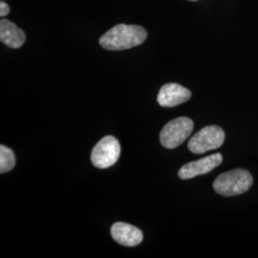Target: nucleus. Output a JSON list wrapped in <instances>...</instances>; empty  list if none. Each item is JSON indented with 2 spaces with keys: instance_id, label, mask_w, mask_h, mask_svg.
I'll use <instances>...</instances> for the list:
<instances>
[{
  "instance_id": "nucleus-9",
  "label": "nucleus",
  "mask_w": 258,
  "mask_h": 258,
  "mask_svg": "<svg viewBox=\"0 0 258 258\" xmlns=\"http://www.w3.org/2000/svg\"><path fill=\"white\" fill-rule=\"evenodd\" d=\"M0 40L2 43H4L10 48L18 49L24 44L26 40V36L24 32L12 21L8 19H1Z\"/></svg>"
},
{
  "instance_id": "nucleus-1",
  "label": "nucleus",
  "mask_w": 258,
  "mask_h": 258,
  "mask_svg": "<svg viewBox=\"0 0 258 258\" xmlns=\"http://www.w3.org/2000/svg\"><path fill=\"white\" fill-rule=\"evenodd\" d=\"M147 37V31L141 26L119 24L102 36L100 44L106 50L120 51L141 45Z\"/></svg>"
},
{
  "instance_id": "nucleus-6",
  "label": "nucleus",
  "mask_w": 258,
  "mask_h": 258,
  "mask_svg": "<svg viewBox=\"0 0 258 258\" xmlns=\"http://www.w3.org/2000/svg\"><path fill=\"white\" fill-rule=\"evenodd\" d=\"M223 157L220 153L212 154L210 156L205 157L200 160L187 163L182 166L178 172V175L183 179L187 180L196 176L203 175L211 172L215 167L221 165Z\"/></svg>"
},
{
  "instance_id": "nucleus-2",
  "label": "nucleus",
  "mask_w": 258,
  "mask_h": 258,
  "mask_svg": "<svg viewBox=\"0 0 258 258\" xmlns=\"http://www.w3.org/2000/svg\"><path fill=\"white\" fill-rule=\"evenodd\" d=\"M252 182V176L248 170L237 168L218 176L213 182V188L216 194L231 197L248 191Z\"/></svg>"
},
{
  "instance_id": "nucleus-10",
  "label": "nucleus",
  "mask_w": 258,
  "mask_h": 258,
  "mask_svg": "<svg viewBox=\"0 0 258 258\" xmlns=\"http://www.w3.org/2000/svg\"><path fill=\"white\" fill-rule=\"evenodd\" d=\"M16 166V157L12 149L0 146V172L6 173Z\"/></svg>"
},
{
  "instance_id": "nucleus-12",
  "label": "nucleus",
  "mask_w": 258,
  "mask_h": 258,
  "mask_svg": "<svg viewBox=\"0 0 258 258\" xmlns=\"http://www.w3.org/2000/svg\"><path fill=\"white\" fill-rule=\"evenodd\" d=\"M189 1H197V0H189Z\"/></svg>"
},
{
  "instance_id": "nucleus-7",
  "label": "nucleus",
  "mask_w": 258,
  "mask_h": 258,
  "mask_svg": "<svg viewBox=\"0 0 258 258\" xmlns=\"http://www.w3.org/2000/svg\"><path fill=\"white\" fill-rule=\"evenodd\" d=\"M191 92L178 83H166L160 89L157 101L163 107H174L187 102Z\"/></svg>"
},
{
  "instance_id": "nucleus-11",
  "label": "nucleus",
  "mask_w": 258,
  "mask_h": 258,
  "mask_svg": "<svg viewBox=\"0 0 258 258\" xmlns=\"http://www.w3.org/2000/svg\"><path fill=\"white\" fill-rule=\"evenodd\" d=\"M10 13V7L9 5L4 2L3 0L0 2V17L1 18H4L6 17Z\"/></svg>"
},
{
  "instance_id": "nucleus-8",
  "label": "nucleus",
  "mask_w": 258,
  "mask_h": 258,
  "mask_svg": "<svg viewBox=\"0 0 258 258\" xmlns=\"http://www.w3.org/2000/svg\"><path fill=\"white\" fill-rule=\"evenodd\" d=\"M111 235L117 243L125 247L138 246L144 239L140 229L123 222H117L111 227Z\"/></svg>"
},
{
  "instance_id": "nucleus-3",
  "label": "nucleus",
  "mask_w": 258,
  "mask_h": 258,
  "mask_svg": "<svg viewBox=\"0 0 258 258\" xmlns=\"http://www.w3.org/2000/svg\"><path fill=\"white\" fill-rule=\"evenodd\" d=\"M194 121L179 117L167 122L160 133V142L164 148L173 149L182 145L194 130Z\"/></svg>"
},
{
  "instance_id": "nucleus-5",
  "label": "nucleus",
  "mask_w": 258,
  "mask_h": 258,
  "mask_svg": "<svg viewBox=\"0 0 258 258\" xmlns=\"http://www.w3.org/2000/svg\"><path fill=\"white\" fill-rule=\"evenodd\" d=\"M120 154L119 141L113 136H105L93 148L91 162L97 168L105 169L117 163Z\"/></svg>"
},
{
  "instance_id": "nucleus-4",
  "label": "nucleus",
  "mask_w": 258,
  "mask_h": 258,
  "mask_svg": "<svg viewBox=\"0 0 258 258\" xmlns=\"http://www.w3.org/2000/svg\"><path fill=\"white\" fill-rule=\"evenodd\" d=\"M224 130L217 125H209L197 132L189 140L187 148L194 154H203L220 148L225 141Z\"/></svg>"
}]
</instances>
